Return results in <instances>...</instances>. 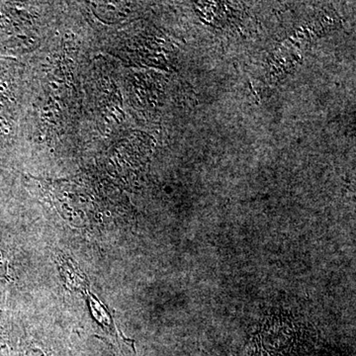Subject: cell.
Returning a JSON list of instances; mask_svg holds the SVG:
<instances>
[{"mask_svg":"<svg viewBox=\"0 0 356 356\" xmlns=\"http://www.w3.org/2000/svg\"><path fill=\"white\" fill-rule=\"evenodd\" d=\"M14 243L9 234L0 229V288L3 290L20 280L19 259Z\"/></svg>","mask_w":356,"mask_h":356,"instance_id":"cell-2","label":"cell"},{"mask_svg":"<svg viewBox=\"0 0 356 356\" xmlns=\"http://www.w3.org/2000/svg\"><path fill=\"white\" fill-rule=\"evenodd\" d=\"M17 356H67L62 346L50 339L25 332L18 339Z\"/></svg>","mask_w":356,"mask_h":356,"instance_id":"cell-4","label":"cell"},{"mask_svg":"<svg viewBox=\"0 0 356 356\" xmlns=\"http://www.w3.org/2000/svg\"><path fill=\"white\" fill-rule=\"evenodd\" d=\"M57 267L65 287L70 292L81 295L83 298L98 336L104 337L107 343L118 348L124 344L136 353L135 341L129 339L118 329L115 324L113 314L91 290L88 276L79 264L72 257L60 254L57 259Z\"/></svg>","mask_w":356,"mask_h":356,"instance_id":"cell-1","label":"cell"},{"mask_svg":"<svg viewBox=\"0 0 356 356\" xmlns=\"http://www.w3.org/2000/svg\"><path fill=\"white\" fill-rule=\"evenodd\" d=\"M17 346L8 295L0 288V356H17Z\"/></svg>","mask_w":356,"mask_h":356,"instance_id":"cell-3","label":"cell"}]
</instances>
